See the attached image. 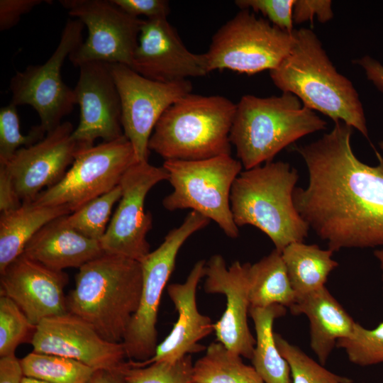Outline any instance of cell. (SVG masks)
<instances>
[{
  "mask_svg": "<svg viewBox=\"0 0 383 383\" xmlns=\"http://www.w3.org/2000/svg\"><path fill=\"white\" fill-rule=\"evenodd\" d=\"M353 128L339 121L320 139L299 147L309 174L294 206L328 249L383 246V156L370 166L354 154Z\"/></svg>",
  "mask_w": 383,
  "mask_h": 383,
  "instance_id": "6da1fadb",
  "label": "cell"
},
{
  "mask_svg": "<svg viewBox=\"0 0 383 383\" xmlns=\"http://www.w3.org/2000/svg\"><path fill=\"white\" fill-rule=\"evenodd\" d=\"M293 35L290 52L270 72L274 85L296 96L308 109L335 123L343 122L368 138L362 104L351 81L336 70L311 30L294 29Z\"/></svg>",
  "mask_w": 383,
  "mask_h": 383,
  "instance_id": "7a4b0ae2",
  "label": "cell"
},
{
  "mask_svg": "<svg viewBox=\"0 0 383 383\" xmlns=\"http://www.w3.org/2000/svg\"><path fill=\"white\" fill-rule=\"evenodd\" d=\"M142 282L140 262L104 253L79 268L67 311L105 340L122 343L140 304Z\"/></svg>",
  "mask_w": 383,
  "mask_h": 383,
  "instance_id": "3957f363",
  "label": "cell"
},
{
  "mask_svg": "<svg viewBox=\"0 0 383 383\" xmlns=\"http://www.w3.org/2000/svg\"><path fill=\"white\" fill-rule=\"evenodd\" d=\"M298 178L297 170L282 161L242 171L233 184L230 196L236 226L257 228L280 252L291 243L303 242L309 228L294 204Z\"/></svg>",
  "mask_w": 383,
  "mask_h": 383,
  "instance_id": "277c9868",
  "label": "cell"
},
{
  "mask_svg": "<svg viewBox=\"0 0 383 383\" xmlns=\"http://www.w3.org/2000/svg\"><path fill=\"white\" fill-rule=\"evenodd\" d=\"M326 124L292 94L264 98L245 94L236 104L230 141L249 170L272 162L282 149Z\"/></svg>",
  "mask_w": 383,
  "mask_h": 383,
  "instance_id": "5b68a950",
  "label": "cell"
},
{
  "mask_svg": "<svg viewBox=\"0 0 383 383\" xmlns=\"http://www.w3.org/2000/svg\"><path fill=\"white\" fill-rule=\"evenodd\" d=\"M236 104L228 98L192 92L161 116L148 148L165 160H199L231 155Z\"/></svg>",
  "mask_w": 383,
  "mask_h": 383,
  "instance_id": "8992f818",
  "label": "cell"
},
{
  "mask_svg": "<svg viewBox=\"0 0 383 383\" xmlns=\"http://www.w3.org/2000/svg\"><path fill=\"white\" fill-rule=\"evenodd\" d=\"M172 192L162 200L168 211L190 209L213 221L229 238H236L238 227L231 209L233 184L243 165L231 155L199 160H165Z\"/></svg>",
  "mask_w": 383,
  "mask_h": 383,
  "instance_id": "52a82bcc",
  "label": "cell"
},
{
  "mask_svg": "<svg viewBox=\"0 0 383 383\" xmlns=\"http://www.w3.org/2000/svg\"><path fill=\"white\" fill-rule=\"evenodd\" d=\"M293 43V33L242 9L213 34L203 54L208 73L226 69L252 74L275 69Z\"/></svg>",
  "mask_w": 383,
  "mask_h": 383,
  "instance_id": "ba28073f",
  "label": "cell"
},
{
  "mask_svg": "<svg viewBox=\"0 0 383 383\" xmlns=\"http://www.w3.org/2000/svg\"><path fill=\"white\" fill-rule=\"evenodd\" d=\"M210 221L191 211L182 223L171 230L160 245L140 262L143 276L140 304L122 342L127 357L145 361L154 355L157 346L156 325L160 301L174 269L178 252L192 234Z\"/></svg>",
  "mask_w": 383,
  "mask_h": 383,
  "instance_id": "9c48e42d",
  "label": "cell"
},
{
  "mask_svg": "<svg viewBox=\"0 0 383 383\" xmlns=\"http://www.w3.org/2000/svg\"><path fill=\"white\" fill-rule=\"evenodd\" d=\"M125 135L81 148L62 179L42 191L33 201L43 206H67L74 212L120 184L128 169L137 162Z\"/></svg>",
  "mask_w": 383,
  "mask_h": 383,
  "instance_id": "30bf717a",
  "label": "cell"
},
{
  "mask_svg": "<svg viewBox=\"0 0 383 383\" xmlns=\"http://www.w3.org/2000/svg\"><path fill=\"white\" fill-rule=\"evenodd\" d=\"M84 28L80 21L68 19L59 43L48 60L16 72L10 80L11 103L16 106H32L39 116V125L46 133L60 126L76 104L74 89L63 82L61 69L65 59L82 43Z\"/></svg>",
  "mask_w": 383,
  "mask_h": 383,
  "instance_id": "8fae6325",
  "label": "cell"
},
{
  "mask_svg": "<svg viewBox=\"0 0 383 383\" xmlns=\"http://www.w3.org/2000/svg\"><path fill=\"white\" fill-rule=\"evenodd\" d=\"M68 13L87 28L84 41L70 55L75 67L89 62L131 67L144 20L132 16L111 0H60Z\"/></svg>",
  "mask_w": 383,
  "mask_h": 383,
  "instance_id": "7c38bea8",
  "label": "cell"
},
{
  "mask_svg": "<svg viewBox=\"0 0 383 383\" xmlns=\"http://www.w3.org/2000/svg\"><path fill=\"white\" fill-rule=\"evenodd\" d=\"M111 69L120 96L123 134L137 161H148V143L156 123L171 105L192 92V84L189 79L154 81L122 64H111Z\"/></svg>",
  "mask_w": 383,
  "mask_h": 383,
  "instance_id": "4fadbf2b",
  "label": "cell"
},
{
  "mask_svg": "<svg viewBox=\"0 0 383 383\" xmlns=\"http://www.w3.org/2000/svg\"><path fill=\"white\" fill-rule=\"evenodd\" d=\"M164 180H168L165 168L148 161L137 162L128 169L119 184V204L99 240L104 253L140 262L150 252L147 235L152 226V217L145 211V200L148 192Z\"/></svg>",
  "mask_w": 383,
  "mask_h": 383,
  "instance_id": "5bb4252c",
  "label": "cell"
},
{
  "mask_svg": "<svg viewBox=\"0 0 383 383\" xmlns=\"http://www.w3.org/2000/svg\"><path fill=\"white\" fill-rule=\"evenodd\" d=\"M30 343L34 352L73 359L96 370L119 372L126 364L123 343L105 340L69 312L42 320Z\"/></svg>",
  "mask_w": 383,
  "mask_h": 383,
  "instance_id": "9a60e30c",
  "label": "cell"
},
{
  "mask_svg": "<svg viewBox=\"0 0 383 383\" xmlns=\"http://www.w3.org/2000/svg\"><path fill=\"white\" fill-rule=\"evenodd\" d=\"M73 125L62 122L45 138L18 150L3 165L11 177L22 203L33 202L44 187L60 182L81 148L72 138Z\"/></svg>",
  "mask_w": 383,
  "mask_h": 383,
  "instance_id": "2e32d148",
  "label": "cell"
},
{
  "mask_svg": "<svg viewBox=\"0 0 383 383\" xmlns=\"http://www.w3.org/2000/svg\"><path fill=\"white\" fill-rule=\"evenodd\" d=\"M79 68L73 89L80 118L72 138L80 146L89 148L97 138L109 142L122 137L121 100L111 64L89 62Z\"/></svg>",
  "mask_w": 383,
  "mask_h": 383,
  "instance_id": "e0dca14e",
  "label": "cell"
},
{
  "mask_svg": "<svg viewBox=\"0 0 383 383\" xmlns=\"http://www.w3.org/2000/svg\"><path fill=\"white\" fill-rule=\"evenodd\" d=\"M250 265L235 261L228 266L221 255H212L206 262L204 290L223 294L226 299L223 315L213 324L218 342L232 353L251 360L255 339L248 323Z\"/></svg>",
  "mask_w": 383,
  "mask_h": 383,
  "instance_id": "ac0fdd59",
  "label": "cell"
},
{
  "mask_svg": "<svg viewBox=\"0 0 383 383\" xmlns=\"http://www.w3.org/2000/svg\"><path fill=\"white\" fill-rule=\"evenodd\" d=\"M131 68L144 77L161 82L209 74L204 54L190 52L167 18L144 20Z\"/></svg>",
  "mask_w": 383,
  "mask_h": 383,
  "instance_id": "d6986e66",
  "label": "cell"
},
{
  "mask_svg": "<svg viewBox=\"0 0 383 383\" xmlns=\"http://www.w3.org/2000/svg\"><path fill=\"white\" fill-rule=\"evenodd\" d=\"M0 274L1 295L14 301L33 325L68 312L65 272L48 268L22 253Z\"/></svg>",
  "mask_w": 383,
  "mask_h": 383,
  "instance_id": "ffe728a7",
  "label": "cell"
},
{
  "mask_svg": "<svg viewBox=\"0 0 383 383\" xmlns=\"http://www.w3.org/2000/svg\"><path fill=\"white\" fill-rule=\"evenodd\" d=\"M206 261H197L183 283L167 287L168 295L178 313V318L165 340L157 345L154 355L143 362H129L134 366L154 362H174L182 357L199 353L205 347L199 342L213 331L211 318L201 313L196 304V291L205 276Z\"/></svg>",
  "mask_w": 383,
  "mask_h": 383,
  "instance_id": "44dd1931",
  "label": "cell"
},
{
  "mask_svg": "<svg viewBox=\"0 0 383 383\" xmlns=\"http://www.w3.org/2000/svg\"><path fill=\"white\" fill-rule=\"evenodd\" d=\"M63 216L44 226L27 243L23 254L48 268L63 271L79 268L104 253L99 241L70 228Z\"/></svg>",
  "mask_w": 383,
  "mask_h": 383,
  "instance_id": "7402d4cb",
  "label": "cell"
},
{
  "mask_svg": "<svg viewBox=\"0 0 383 383\" xmlns=\"http://www.w3.org/2000/svg\"><path fill=\"white\" fill-rule=\"evenodd\" d=\"M289 309L294 315L307 316L310 347L323 365L338 340L350 336L356 323L326 286L297 297Z\"/></svg>",
  "mask_w": 383,
  "mask_h": 383,
  "instance_id": "603a6c76",
  "label": "cell"
},
{
  "mask_svg": "<svg viewBox=\"0 0 383 383\" xmlns=\"http://www.w3.org/2000/svg\"><path fill=\"white\" fill-rule=\"evenodd\" d=\"M67 206L23 203L0 214V272L19 257L30 240L47 223L71 213Z\"/></svg>",
  "mask_w": 383,
  "mask_h": 383,
  "instance_id": "cb8c5ba5",
  "label": "cell"
},
{
  "mask_svg": "<svg viewBox=\"0 0 383 383\" xmlns=\"http://www.w3.org/2000/svg\"><path fill=\"white\" fill-rule=\"evenodd\" d=\"M286 311V307L279 304L250 308L256 333L251 360L265 383H291L289 364L277 346L273 332L274 320L284 316Z\"/></svg>",
  "mask_w": 383,
  "mask_h": 383,
  "instance_id": "d4e9b609",
  "label": "cell"
},
{
  "mask_svg": "<svg viewBox=\"0 0 383 383\" xmlns=\"http://www.w3.org/2000/svg\"><path fill=\"white\" fill-rule=\"evenodd\" d=\"M333 251L317 245L296 242L282 252L288 276L297 297L325 286L330 273L338 267Z\"/></svg>",
  "mask_w": 383,
  "mask_h": 383,
  "instance_id": "484cf974",
  "label": "cell"
},
{
  "mask_svg": "<svg viewBox=\"0 0 383 383\" xmlns=\"http://www.w3.org/2000/svg\"><path fill=\"white\" fill-rule=\"evenodd\" d=\"M248 277L250 307L279 304L290 309L297 299L282 252L275 249L250 264Z\"/></svg>",
  "mask_w": 383,
  "mask_h": 383,
  "instance_id": "4316f807",
  "label": "cell"
},
{
  "mask_svg": "<svg viewBox=\"0 0 383 383\" xmlns=\"http://www.w3.org/2000/svg\"><path fill=\"white\" fill-rule=\"evenodd\" d=\"M192 382L196 383H265L253 366L219 342L211 343L194 365Z\"/></svg>",
  "mask_w": 383,
  "mask_h": 383,
  "instance_id": "83f0119b",
  "label": "cell"
},
{
  "mask_svg": "<svg viewBox=\"0 0 383 383\" xmlns=\"http://www.w3.org/2000/svg\"><path fill=\"white\" fill-rule=\"evenodd\" d=\"M20 361L25 377L49 383H90L96 371L73 359L34 351Z\"/></svg>",
  "mask_w": 383,
  "mask_h": 383,
  "instance_id": "f1b7e54d",
  "label": "cell"
},
{
  "mask_svg": "<svg viewBox=\"0 0 383 383\" xmlns=\"http://www.w3.org/2000/svg\"><path fill=\"white\" fill-rule=\"evenodd\" d=\"M121 197V189L118 184L110 192L64 216V221L67 226L84 236L99 241L107 229L112 208Z\"/></svg>",
  "mask_w": 383,
  "mask_h": 383,
  "instance_id": "f546056e",
  "label": "cell"
},
{
  "mask_svg": "<svg viewBox=\"0 0 383 383\" xmlns=\"http://www.w3.org/2000/svg\"><path fill=\"white\" fill-rule=\"evenodd\" d=\"M274 338L281 355L289 364L292 383H353L351 379L326 369L281 335L274 333Z\"/></svg>",
  "mask_w": 383,
  "mask_h": 383,
  "instance_id": "4dcf8cb0",
  "label": "cell"
},
{
  "mask_svg": "<svg viewBox=\"0 0 383 383\" xmlns=\"http://www.w3.org/2000/svg\"><path fill=\"white\" fill-rule=\"evenodd\" d=\"M192 358L187 355L174 362H154L134 366L126 362L120 372L125 383H190Z\"/></svg>",
  "mask_w": 383,
  "mask_h": 383,
  "instance_id": "1f68e13d",
  "label": "cell"
},
{
  "mask_svg": "<svg viewBox=\"0 0 383 383\" xmlns=\"http://www.w3.org/2000/svg\"><path fill=\"white\" fill-rule=\"evenodd\" d=\"M336 347L343 349L353 364L370 366L383 363V321L373 329L356 322L351 335L338 340Z\"/></svg>",
  "mask_w": 383,
  "mask_h": 383,
  "instance_id": "d6a6232c",
  "label": "cell"
},
{
  "mask_svg": "<svg viewBox=\"0 0 383 383\" xmlns=\"http://www.w3.org/2000/svg\"><path fill=\"white\" fill-rule=\"evenodd\" d=\"M35 328L14 301L0 295V357L15 354L21 343L30 341Z\"/></svg>",
  "mask_w": 383,
  "mask_h": 383,
  "instance_id": "836d02e7",
  "label": "cell"
},
{
  "mask_svg": "<svg viewBox=\"0 0 383 383\" xmlns=\"http://www.w3.org/2000/svg\"><path fill=\"white\" fill-rule=\"evenodd\" d=\"M16 107L10 103L0 109V164L9 160L20 148L35 144L47 134L38 125L32 127L28 134L23 135L21 132Z\"/></svg>",
  "mask_w": 383,
  "mask_h": 383,
  "instance_id": "e575fe53",
  "label": "cell"
},
{
  "mask_svg": "<svg viewBox=\"0 0 383 383\" xmlns=\"http://www.w3.org/2000/svg\"><path fill=\"white\" fill-rule=\"evenodd\" d=\"M294 0H237L240 10L250 9L263 15L273 26L293 33V5Z\"/></svg>",
  "mask_w": 383,
  "mask_h": 383,
  "instance_id": "d590c367",
  "label": "cell"
},
{
  "mask_svg": "<svg viewBox=\"0 0 383 383\" xmlns=\"http://www.w3.org/2000/svg\"><path fill=\"white\" fill-rule=\"evenodd\" d=\"M128 14L138 18L144 16L147 20L167 18L170 3L166 0H111Z\"/></svg>",
  "mask_w": 383,
  "mask_h": 383,
  "instance_id": "8d00e7d4",
  "label": "cell"
},
{
  "mask_svg": "<svg viewBox=\"0 0 383 383\" xmlns=\"http://www.w3.org/2000/svg\"><path fill=\"white\" fill-rule=\"evenodd\" d=\"M331 4L330 0H294L293 21L301 23L315 16L321 23L328 21L333 16Z\"/></svg>",
  "mask_w": 383,
  "mask_h": 383,
  "instance_id": "74e56055",
  "label": "cell"
},
{
  "mask_svg": "<svg viewBox=\"0 0 383 383\" xmlns=\"http://www.w3.org/2000/svg\"><path fill=\"white\" fill-rule=\"evenodd\" d=\"M48 1L44 0H0V30L14 27L21 16L34 7Z\"/></svg>",
  "mask_w": 383,
  "mask_h": 383,
  "instance_id": "f35d334b",
  "label": "cell"
},
{
  "mask_svg": "<svg viewBox=\"0 0 383 383\" xmlns=\"http://www.w3.org/2000/svg\"><path fill=\"white\" fill-rule=\"evenodd\" d=\"M22 204L11 175L3 165H0V212L14 210Z\"/></svg>",
  "mask_w": 383,
  "mask_h": 383,
  "instance_id": "ab89813d",
  "label": "cell"
},
{
  "mask_svg": "<svg viewBox=\"0 0 383 383\" xmlns=\"http://www.w3.org/2000/svg\"><path fill=\"white\" fill-rule=\"evenodd\" d=\"M23 377L21 361L15 354L0 357V383H22Z\"/></svg>",
  "mask_w": 383,
  "mask_h": 383,
  "instance_id": "60d3db41",
  "label": "cell"
},
{
  "mask_svg": "<svg viewBox=\"0 0 383 383\" xmlns=\"http://www.w3.org/2000/svg\"><path fill=\"white\" fill-rule=\"evenodd\" d=\"M365 71L367 79L372 82L378 89L383 91V66L370 56L355 60Z\"/></svg>",
  "mask_w": 383,
  "mask_h": 383,
  "instance_id": "b9f144b4",
  "label": "cell"
},
{
  "mask_svg": "<svg viewBox=\"0 0 383 383\" xmlns=\"http://www.w3.org/2000/svg\"><path fill=\"white\" fill-rule=\"evenodd\" d=\"M90 383H125L119 372L96 370Z\"/></svg>",
  "mask_w": 383,
  "mask_h": 383,
  "instance_id": "7bdbcfd3",
  "label": "cell"
},
{
  "mask_svg": "<svg viewBox=\"0 0 383 383\" xmlns=\"http://www.w3.org/2000/svg\"><path fill=\"white\" fill-rule=\"evenodd\" d=\"M374 256L377 257L379 262L380 267L382 272V280H383V249L377 250L374 252ZM383 292V287H382Z\"/></svg>",
  "mask_w": 383,
  "mask_h": 383,
  "instance_id": "ee69618b",
  "label": "cell"
},
{
  "mask_svg": "<svg viewBox=\"0 0 383 383\" xmlns=\"http://www.w3.org/2000/svg\"><path fill=\"white\" fill-rule=\"evenodd\" d=\"M22 383H49V382L24 376L22 380Z\"/></svg>",
  "mask_w": 383,
  "mask_h": 383,
  "instance_id": "f6af8a7d",
  "label": "cell"
},
{
  "mask_svg": "<svg viewBox=\"0 0 383 383\" xmlns=\"http://www.w3.org/2000/svg\"><path fill=\"white\" fill-rule=\"evenodd\" d=\"M379 146H380V148L382 149V150L383 151V141H382V142L379 143Z\"/></svg>",
  "mask_w": 383,
  "mask_h": 383,
  "instance_id": "bcb514c9",
  "label": "cell"
},
{
  "mask_svg": "<svg viewBox=\"0 0 383 383\" xmlns=\"http://www.w3.org/2000/svg\"><path fill=\"white\" fill-rule=\"evenodd\" d=\"M190 383H196V382H191Z\"/></svg>",
  "mask_w": 383,
  "mask_h": 383,
  "instance_id": "7dc6e473",
  "label": "cell"
}]
</instances>
